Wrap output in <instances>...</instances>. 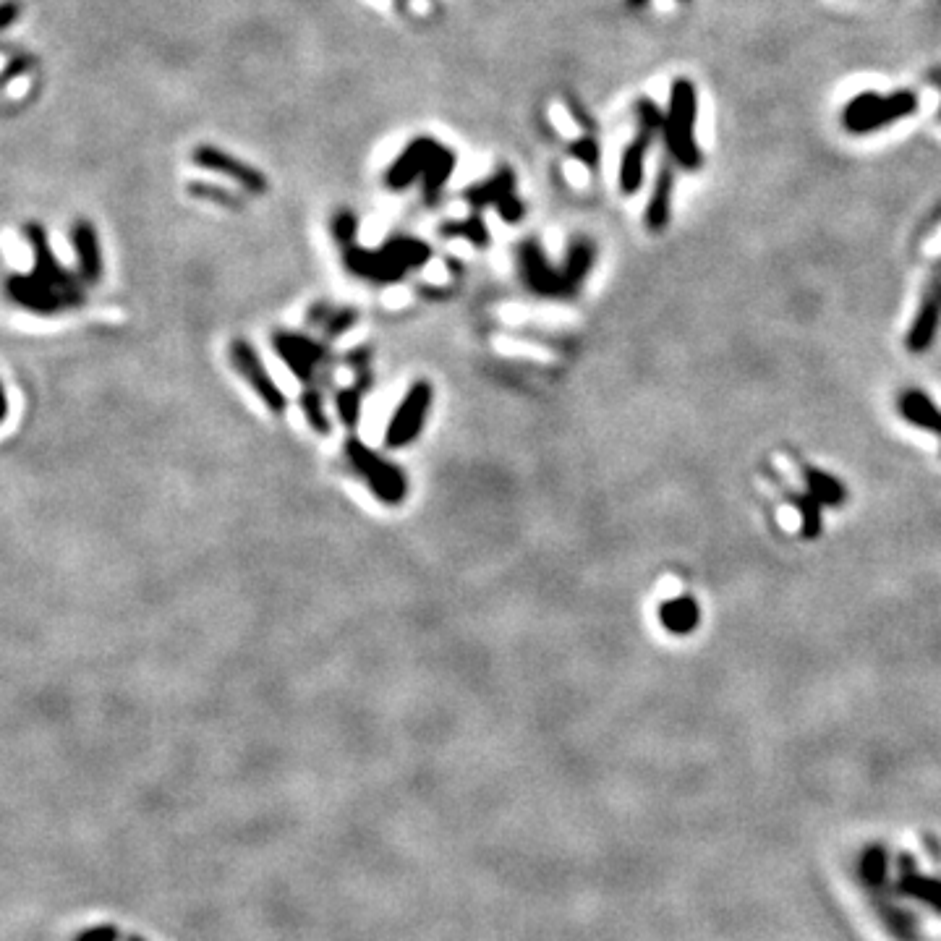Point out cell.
I'll list each match as a JSON object with an SVG mask.
<instances>
[{
    "label": "cell",
    "mask_w": 941,
    "mask_h": 941,
    "mask_svg": "<svg viewBox=\"0 0 941 941\" xmlns=\"http://www.w3.org/2000/svg\"><path fill=\"white\" fill-rule=\"evenodd\" d=\"M698 97L696 87L688 79H675L670 92V110L664 116V142L672 160L685 170L701 168V149L696 142Z\"/></svg>",
    "instance_id": "1"
},
{
    "label": "cell",
    "mask_w": 941,
    "mask_h": 941,
    "mask_svg": "<svg viewBox=\"0 0 941 941\" xmlns=\"http://www.w3.org/2000/svg\"><path fill=\"white\" fill-rule=\"evenodd\" d=\"M918 110V97L910 89L892 92V95H876L863 92L855 95L842 110V126L850 134H871V131L887 129L889 123L910 118Z\"/></svg>",
    "instance_id": "2"
},
{
    "label": "cell",
    "mask_w": 941,
    "mask_h": 941,
    "mask_svg": "<svg viewBox=\"0 0 941 941\" xmlns=\"http://www.w3.org/2000/svg\"><path fill=\"white\" fill-rule=\"evenodd\" d=\"M346 458L353 466V471L366 481V487L372 489V495L377 500H382L385 505H400V502L406 500L408 479L403 474V468L385 461L382 455L374 453L372 447H366L356 437L346 442Z\"/></svg>",
    "instance_id": "3"
},
{
    "label": "cell",
    "mask_w": 941,
    "mask_h": 941,
    "mask_svg": "<svg viewBox=\"0 0 941 941\" xmlns=\"http://www.w3.org/2000/svg\"><path fill=\"white\" fill-rule=\"evenodd\" d=\"M664 129L662 110L651 100L638 102V134L636 139L625 147L623 160H620V191L623 194H636L644 183V160L651 149V142L657 139L659 131Z\"/></svg>",
    "instance_id": "4"
},
{
    "label": "cell",
    "mask_w": 941,
    "mask_h": 941,
    "mask_svg": "<svg viewBox=\"0 0 941 941\" xmlns=\"http://www.w3.org/2000/svg\"><path fill=\"white\" fill-rule=\"evenodd\" d=\"M432 398L434 390L429 382L419 380L408 387V393L403 395L400 406L395 408L393 419H390V424H387L385 429V445L390 447V450H400V447L411 445V442L419 437L424 424H427Z\"/></svg>",
    "instance_id": "5"
},
{
    "label": "cell",
    "mask_w": 941,
    "mask_h": 941,
    "mask_svg": "<svg viewBox=\"0 0 941 941\" xmlns=\"http://www.w3.org/2000/svg\"><path fill=\"white\" fill-rule=\"evenodd\" d=\"M231 361L236 366L241 377L251 385V390L259 395V400L265 403L270 411L283 413L285 411V395L283 390L278 387V382L272 380L270 372H267V366L262 364L259 359L257 348L246 343V340H233L231 343Z\"/></svg>",
    "instance_id": "6"
},
{
    "label": "cell",
    "mask_w": 941,
    "mask_h": 941,
    "mask_svg": "<svg viewBox=\"0 0 941 941\" xmlns=\"http://www.w3.org/2000/svg\"><path fill=\"white\" fill-rule=\"evenodd\" d=\"M27 236H29V241H32V249H34V278L40 280L42 285H48L50 291L61 293L63 298H68L71 306L82 304V291L76 288L74 280L68 278L66 270L58 265V259H55V254L50 251L45 233L32 225Z\"/></svg>",
    "instance_id": "7"
},
{
    "label": "cell",
    "mask_w": 941,
    "mask_h": 941,
    "mask_svg": "<svg viewBox=\"0 0 941 941\" xmlns=\"http://www.w3.org/2000/svg\"><path fill=\"white\" fill-rule=\"evenodd\" d=\"M272 346L278 351L285 366L296 374L298 380L309 382L319 366L327 361L325 346H319L317 340H309L304 335H291V332H278L272 338Z\"/></svg>",
    "instance_id": "8"
},
{
    "label": "cell",
    "mask_w": 941,
    "mask_h": 941,
    "mask_svg": "<svg viewBox=\"0 0 941 941\" xmlns=\"http://www.w3.org/2000/svg\"><path fill=\"white\" fill-rule=\"evenodd\" d=\"M8 293H11V298H14L16 304H21L24 309H29V312L34 314H45V317L61 312V309H71V301H68V298H63L61 293L50 291L48 285H42L34 275L32 278L16 275V278L8 280Z\"/></svg>",
    "instance_id": "9"
},
{
    "label": "cell",
    "mask_w": 941,
    "mask_h": 941,
    "mask_svg": "<svg viewBox=\"0 0 941 941\" xmlns=\"http://www.w3.org/2000/svg\"><path fill=\"white\" fill-rule=\"evenodd\" d=\"M672 186H675V173H672V165L664 163L662 170H659L657 183H654V194H651L649 199V207H646V225H649L651 231H662L664 225L670 223Z\"/></svg>",
    "instance_id": "10"
},
{
    "label": "cell",
    "mask_w": 941,
    "mask_h": 941,
    "mask_svg": "<svg viewBox=\"0 0 941 941\" xmlns=\"http://www.w3.org/2000/svg\"><path fill=\"white\" fill-rule=\"evenodd\" d=\"M523 267H526V280H529V285L536 293L552 296V293H562L570 285L565 275H555V272L549 270V265L544 262V257L534 244L523 249Z\"/></svg>",
    "instance_id": "11"
},
{
    "label": "cell",
    "mask_w": 941,
    "mask_h": 941,
    "mask_svg": "<svg viewBox=\"0 0 941 941\" xmlns=\"http://www.w3.org/2000/svg\"><path fill=\"white\" fill-rule=\"evenodd\" d=\"M74 251H76V259H79V275H82L87 283H95L102 272V257H100V246H97L95 228H92L89 223H76Z\"/></svg>",
    "instance_id": "12"
},
{
    "label": "cell",
    "mask_w": 941,
    "mask_h": 941,
    "mask_svg": "<svg viewBox=\"0 0 941 941\" xmlns=\"http://www.w3.org/2000/svg\"><path fill=\"white\" fill-rule=\"evenodd\" d=\"M197 160L202 165H207V168H215V170H220V173H228V176L236 178L238 183H244L246 189H251V191L265 189V181H262L254 170L244 168V165L236 163V160H228V157L220 155L217 149H202V152H197Z\"/></svg>",
    "instance_id": "13"
},
{
    "label": "cell",
    "mask_w": 941,
    "mask_h": 941,
    "mask_svg": "<svg viewBox=\"0 0 941 941\" xmlns=\"http://www.w3.org/2000/svg\"><path fill=\"white\" fill-rule=\"evenodd\" d=\"M936 322H939V296H936L934 291L928 296L926 304H923L921 317H918L913 332H910V348H913V351L923 348L928 340H931V335H934L936 330Z\"/></svg>",
    "instance_id": "14"
},
{
    "label": "cell",
    "mask_w": 941,
    "mask_h": 941,
    "mask_svg": "<svg viewBox=\"0 0 941 941\" xmlns=\"http://www.w3.org/2000/svg\"><path fill=\"white\" fill-rule=\"evenodd\" d=\"M662 620H664V625H667V628L677 630V633H685V630H691L693 625H696V620H698L696 602H691V599L664 602Z\"/></svg>",
    "instance_id": "15"
},
{
    "label": "cell",
    "mask_w": 941,
    "mask_h": 941,
    "mask_svg": "<svg viewBox=\"0 0 941 941\" xmlns=\"http://www.w3.org/2000/svg\"><path fill=\"white\" fill-rule=\"evenodd\" d=\"M902 411L908 413V419H913L915 424H921V427L941 429V416L934 411V406H931L926 398H921V395H908L905 403H902Z\"/></svg>",
    "instance_id": "16"
},
{
    "label": "cell",
    "mask_w": 941,
    "mask_h": 941,
    "mask_svg": "<svg viewBox=\"0 0 941 941\" xmlns=\"http://www.w3.org/2000/svg\"><path fill=\"white\" fill-rule=\"evenodd\" d=\"M301 406H304L306 421H309V427L319 434H330V421H327L325 406H322V395L317 390H306L304 398H301Z\"/></svg>",
    "instance_id": "17"
},
{
    "label": "cell",
    "mask_w": 941,
    "mask_h": 941,
    "mask_svg": "<svg viewBox=\"0 0 941 941\" xmlns=\"http://www.w3.org/2000/svg\"><path fill=\"white\" fill-rule=\"evenodd\" d=\"M338 413L346 427H359L361 416V387H351V390H340L338 393Z\"/></svg>",
    "instance_id": "18"
},
{
    "label": "cell",
    "mask_w": 941,
    "mask_h": 941,
    "mask_svg": "<svg viewBox=\"0 0 941 941\" xmlns=\"http://www.w3.org/2000/svg\"><path fill=\"white\" fill-rule=\"evenodd\" d=\"M591 257H594V251H591L589 244H576L570 249L568 267H565L568 283H576V280H581L583 275H586V270H589L591 265Z\"/></svg>",
    "instance_id": "19"
},
{
    "label": "cell",
    "mask_w": 941,
    "mask_h": 941,
    "mask_svg": "<svg viewBox=\"0 0 941 941\" xmlns=\"http://www.w3.org/2000/svg\"><path fill=\"white\" fill-rule=\"evenodd\" d=\"M118 936H121L118 934V928L105 923V926L87 928V931H82V934L76 936L74 941H118Z\"/></svg>",
    "instance_id": "20"
},
{
    "label": "cell",
    "mask_w": 941,
    "mask_h": 941,
    "mask_svg": "<svg viewBox=\"0 0 941 941\" xmlns=\"http://www.w3.org/2000/svg\"><path fill=\"white\" fill-rule=\"evenodd\" d=\"M774 466H777L779 471L785 474V479H787V484H790V487H795V489H798V492H803V489H806V479L800 476L798 468H795L793 463L787 461V458H782V455H777V458H774Z\"/></svg>",
    "instance_id": "21"
},
{
    "label": "cell",
    "mask_w": 941,
    "mask_h": 941,
    "mask_svg": "<svg viewBox=\"0 0 941 941\" xmlns=\"http://www.w3.org/2000/svg\"><path fill=\"white\" fill-rule=\"evenodd\" d=\"M777 515H779V523H782V529H787V531H798L800 523H803L798 510L790 508V505H782V508L777 510Z\"/></svg>",
    "instance_id": "22"
},
{
    "label": "cell",
    "mask_w": 941,
    "mask_h": 941,
    "mask_svg": "<svg viewBox=\"0 0 941 941\" xmlns=\"http://www.w3.org/2000/svg\"><path fill=\"white\" fill-rule=\"evenodd\" d=\"M573 152H576V155L581 157L583 163H589L591 168H594L596 160H599V152H596V144L591 142V139H586V142H578L576 147H573Z\"/></svg>",
    "instance_id": "23"
},
{
    "label": "cell",
    "mask_w": 941,
    "mask_h": 941,
    "mask_svg": "<svg viewBox=\"0 0 941 941\" xmlns=\"http://www.w3.org/2000/svg\"><path fill=\"white\" fill-rule=\"evenodd\" d=\"M659 596H662L664 602H667V596H677L680 594V581H677V578H664L662 583H659Z\"/></svg>",
    "instance_id": "24"
},
{
    "label": "cell",
    "mask_w": 941,
    "mask_h": 941,
    "mask_svg": "<svg viewBox=\"0 0 941 941\" xmlns=\"http://www.w3.org/2000/svg\"><path fill=\"white\" fill-rule=\"evenodd\" d=\"M928 82L941 89V66H936V68H931V71H928Z\"/></svg>",
    "instance_id": "25"
},
{
    "label": "cell",
    "mask_w": 941,
    "mask_h": 941,
    "mask_svg": "<svg viewBox=\"0 0 941 941\" xmlns=\"http://www.w3.org/2000/svg\"><path fill=\"white\" fill-rule=\"evenodd\" d=\"M649 0H630V6H646Z\"/></svg>",
    "instance_id": "26"
},
{
    "label": "cell",
    "mask_w": 941,
    "mask_h": 941,
    "mask_svg": "<svg viewBox=\"0 0 941 941\" xmlns=\"http://www.w3.org/2000/svg\"><path fill=\"white\" fill-rule=\"evenodd\" d=\"M126 941H144V939H142V936H129V939H126Z\"/></svg>",
    "instance_id": "27"
},
{
    "label": "cell",
    "mask_w": 941,
    "mask_h": 941,
    "mask_svg": "<svg viewBox=\"0 0 941 941\" xmlns=\"http://www.w3.org/2000/svg\"><path fill=\"white\" fill-rule=\"evenodd\" d=\"M939 118H941V108H939Z\"/></svg>",
    "instance_id": "28"
}]
</instances>
